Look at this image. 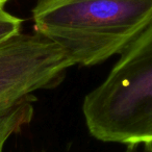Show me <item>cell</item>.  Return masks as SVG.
Masks as SVG:
<instances>
[{"label": "cell", "instance_id": "4", "mask_svg": "<svg viewBox=\"0 0 152 152\" xmlns=\"http://www.w3.org/2000/svg\"><path fill=\"white\" fill-rule=\"evenodd\" d=\"M22 20L11 15L0 7V43L20 34Z\"/></svg>", "mask_w": 152, "mask_h": 152}, {"label": "cell", "instance_id": "1", "mask_svg": "<svg viewBox=\"0 0 152 152\" xmlns=\"http://www.w3.org/2000/svg\"><path fill=\"white\" fill-rule=\"evenodd\" d=\"M32 19L36 34L61 46L74 65L94 66L152 25V0H39Z\"/></svg>", "mask_w": 152, "mask_h": 152}, {"label": "cell", "instance_id": "5", "mask_svg": "<svg viewBox=\"0 0 152 152\" xmlns=\"http://www.w3.org/2000/svg\"><path fill=\"white\" fill-rule=\"evenodd\" d=\"M124 152H152V143L129 144Z\"/></svg>", "mask_w": 152, "mask_h": 152}, {"label": "cell", "instance_id": "6", "mask_svg": "<svg viewBox=\"0 0 152 152\" xmlns=\"http://www.w3.org/2000/svg\"><path fill=\"white\" fill-rule=\"evenodd\" d=\"M7 2V0H0V7H3V5H4Z\"/></svg>", "mask_w": 152, "mask_h": 152}, {"label": "cell", "instance_id": "2", "mask_svg": "<svg viewBox=\"0 0 152 152\" xmlns=\"http://www.w3.org/2000/svg\"><path fill=\"white\" fill-rule=\"evenodd\" d=\"M90 133L105 143H152V25L83 100Z\"/></svg>", "mask_w": 152, "mask_h": 152}, {"label": "cell", "instance_id": "3", "mask_svg": "<svg viewBox=\"0 0 152 152\" xmlns=\"http://www.w3.org/2000/svg\"><path fill=\"white\" fill-rule=\"evenodd\" d=\"M72 66L61 46L39 34H18L0 43V152L34 117V93L61 80Z\"/></svg>", "mask_w": 152, "mask_h": 152}]
</instances>
